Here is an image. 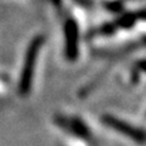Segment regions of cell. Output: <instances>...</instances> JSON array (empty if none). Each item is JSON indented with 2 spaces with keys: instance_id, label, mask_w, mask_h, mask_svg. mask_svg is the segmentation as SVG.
<instances>
[{
  "instance_id": "cell-1",
  "label": "cell",
  "mask_w": 146,
  "mask_h": 146,
  "mask_svg": "<svg viewBox=\"0 0 146 146\" xmlns=\"http://www.w3.org/2000/svg\"><path fill=\"white\" fill-rule=\"evenodd\" d=\"M44 43L43 36H35L32 40L28 50L26 52L25 57V63H23V70L21 73V79L18 83V91L22 95H27L31 91L32 86V80H33V74H34V66L36 62V56L40 51V48Z\"/></svg>"
},
{
  "instance_id": "cell-2",
  "label": "cell",
  "mask_w": 146,
  "mask_h": 146,
  "mask_svg": "<svg viewBox=\"0 0 146 146\" xmlns=\"http://www.w3.org/2000/svg\"><path fill=\"white\" fill-rule=\"evenodd\" d=\"M101 121L107 127L111 128V129H113V130L118 131V133L128 136V138L131 139L133 141H135V143H139V144L144 143L145 134H144L143 130L139 129V128H136L134 125L129 124V123L119 119V118L110 116V115H104L102 118H101Z\"/></svg>"
},
{
  "instance_id": "cell-3",
  "label": "cell",
  "mask_w": 146,
  "mask_h": 146,
  "mask_svg": "<svg viewBox=\"0 0 146 146\" xmlns=\"http://www.w3.org/2000/svg\"><path fill=\"white\" fill-rule=\"evenodd\" d=\"M78 27L73 20H68L65 25V52L70 61H74L78 56Z\"/></svg>"
}]
</instances>
